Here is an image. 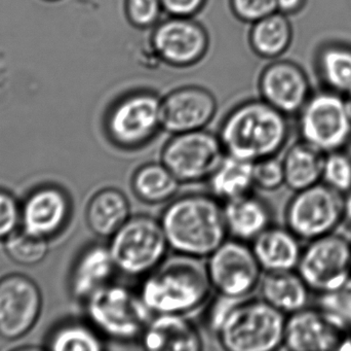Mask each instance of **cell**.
Instances as JSON below:
<instances>
[{
    "instance_id": "6da1fadb",
    "label": "cell",
    "mask_w": 351,
    "mask_h": 351,
    "mask_svg": "<svg viewBox=\"0 0 351 351\" xmlns=\"http://www.w3.org/2000/svg\"><path fill=\"white\" fill-rule=\"evenodd\" d=\"M169 247L180 255L208 258L228 236L224 207L214 196L174 198L160 218Z\"/></svg>"
},
{
    "instance_id": "7a4b0ae2",
    "label": "cell",
    "mask_w": 351,
    "mask_h": 351,
    "mask_svg": "<svg viewBox=\"0 0 351 351\" xmlns=\"http://www.w3.org/2000/svg\"><path fill=\"white\" fill-rule=\"evenodd\" d=\"M289 135L287 115L263 99L235 107L219 131L226 155L253 163L276 156L288 142Z\"/></svg>"
},
{
    "instance_id": "3957f363",
    "label": "cell",
    "mask_w": 351,
    "mask_h": 351,
    "mask_svg": "<svg viewBox=\"0 0 351 351\" xmlns=\"http://www.w3.org/2000/svg\"><path fill=\"white\" fill-rule=\"evenodd\" d=\"M212 290L206 264L176 253L144 278L139 293L154 315H185L202 307Z\"/></svg>"
},
{
    "instance_id": "277c9868",
    "label": "cell",
    "mask_w": 351,
    "mask_h": 351,
    "mask_svg": "<svg viewBox=\"0 0 351 351\" xmlns=\"http://www.w3.org/2000/svg\"><path fill=\"white\" fill-rule=\"evenodd\" d=\"M287 315L264 300L243 299L216 332L229 351H272L284 346Z\"/></svg>"
},
{
    "instance_id": "5b68a950",
    "label": "cell",
    "mask_w": 351,
    "mask_h": 351,
    "mask_svg": "<svg viewBox=\"0 0 351 351\" xmlns=\"http://www.w3.org/2000/svg\"><path fill=\"white\" fill-rule=\"evenodd\" d=\"M84 303L90 325L99 334L115 341L140 340L152 317L140 293L123 284H108Z\"/></svg>"
},
{
    "instance_id": "8992f818",
    "label": "cell",
    "mask_w": 351,
    "mask_h": 351,
    "mask_svg": "<svg viewBox=\"0 0 351 351\" xmlns=\"http://www.w3.org/2000/svg\"><path fill=\"white\" fill-rule=\"evenodd\" d=\"M108 247L117 271L130 278H145L170 249L160 220L149 216H131L111 237Z\"/></svg>"
},
{
    "instance_id": "52a82bcc",
    "label": "cell",
    "mask_w": 351,
    "mask_h": 351,
    "mask_svg": "<svg viewBox=\"0 0 351 351\" xmlns=\"http://www.w3.org/2000/svg\"><path fill=\"white\" fill-rule=\"evenodd\" d=\"M104 128L119 148H141L162 130V99L148 91L125 95L107 111Z\"/></svg>"
},
{
    "instance_id": "ba28073f",
    "label": "cell",
    "mask_w": 351,
    "mask_h": 351,
    "mask_svg": "<svg viewBox=\"0 0 351 351\" xmlns=\"http://www.w3.org/2000/svg\"><path fill=\"white\" fill-rule=\"evenodd\" d=\"M300 139L328 154L346 150L351 141V120L346 97L333 92L309 96L299 111Z\"/></svg>"
},
{
    "instance_id": "9c48e42d",
    "label": "cell",
    "mask_w": 351,
    "mask_h": 351,
    "mask_svg": "<svg viewBox=\"0 0 351 351\" xmlns=\"http://www.w3.org/2000/svg\"><path fill=\"white\" fill-rule=\"evenodd\" d=\"M285 218L287 228L301 241L331 234L343 222V195L324 183L295 192Z\"/></svg>"
},
{
    "instance_id": "30bf717a",
    "label": "cell",
    "mask_w": 351,
    "mask_h": 351,
    "mask_svg": "<svg viewBox=\"0 0 351 351\" xmlns=\"http://www.w3.org/2000/svg\"><path fill=\"white\" fill-rule=\"evenodd\" d=\"M226 156L219 135L206 130L174 134L165 144L160 162L181 183L206 181Z\"/></svg>"
},
{
    "instance_id": "8fae6325",
    "label": "cell",
    "mask_w": 351,
    "mask_h": 351,
    "mask_svg": "<svg viewBox=\"0 0 351 351\" xmlns=\"http://www.w3.org/2000/svg\"><path fill=\"white\" fill-rule=\"evenodd\" d=\"M297 272L317 296L337 290L351 278V241L335 232L309 241Z\"/></svg>"
},
{
    "instance_id": "7c38bea8",
    "label": "cell",
    "mask_w": 351,
    "mask_h": 351,
    "mask_svg": "<svg viewBox=\"0 0 351 351\" xmlns=\"http://www.w3.org/2000/svg\"><path fill=\"white\" fill-rule=\"evenodd\" d=\"M206 265L213 290L221 296L247 299L261 282L263 270L253 249L237 239H226L208 256Z\"/></svg>"
},
{
    "instance_id": "4fadbf2b",
    "label": "cell",
    "mask_w": 351,
    "mask_h": 351,
    "mask_svg": "<svg viewBox=\"0 0 351 351\" xmlns=\"http://www.w3.org/2000/svg\"><path fill=\"white\" fill-rule=\"evenodd\" d=\"M284 346L293 351L351 350V330L319 306L306 307L287 317Z\"/></svg>"
},
{
    "instance_id": "5bb4252c",
    "label": "cell",
    "mask_w": 351,
    "mask_h": 351,
    "mask_svg": "<svg viewBox=\"0 0 351 351\" xmlns=\"http://www.w3.org/2000/svg\"><path fill=\"white\" fill-rule=\"evenodd\" d=\"M43 306L40 290L23 274L0 278V337L16 340L34 327Z\"/></svg>"
},
{
    "instance_id": "9a60e30c",
    "label": "cell",
    "mask_w": 351,
    "mask_h": 351,
    "mask_svg": "<svg viewBox=\"0 0 351 351\" xmlns=\"http://www.w3.org/2000/svg\"><path fill=\"white\" fill-rule=\"evenodd\" d=\"M152 47L169 65L186 67L202 59L208 51V36L191 16H176L158 23L152 36Z\"/></svg>"
},
{
    "instance_id": "2e32d148",
    "label": "cell",
    "mask_w": 351,
    "mask_h": 351,
    "mask_svg": "<svg viewBox=\"0 0 351 351\" xmlns=\"http://www.w3.org/2000/svg\"><path fill=\"white\" fill-rule=\"evenodd\" d=\"M216 111V99L210 91L196 86L176 89L162 99V130L174 135L204 129Z\"/></svg>"
},
{
    "instance_id": "e0dca14e",
    "label": "cell",
    "mask_w": 351,
    "mask_h": 351,
    "mask_svg": "<svg viewBox=\"0 0 351 351\" xmlns=\"http://www.w3.org/2000/svg\"><path fill=\"white\" fill-rule=\"evenodd\" d=\"M71 214V202L57 185H43L21 204L22 228L37 236L51 238L63 230Z\"/></svg>"
},
{
    "instance_id": "ac0fdd59",
    "label": "cell",
    "mask_w": 351,
    "mask_h": 351,
    "mask_svg": "<svg viewBox=\"0 0 351 351\" xmlns=\"http://www.w3.org/2000/svg\"><path fill=\"white\" fill-rule=\"evenodd\" d=\"M262 99L286 115L298 113L309 96V82L296 64L278 61L262 72L259 80Z\"/></svg>"
},
{
    "instance_id": "d6986e66",
    "label": "cell",
    "mask_w": 351,
    "mask_h": 351,
    "mask_svg": "<svg viewBox=\"0 0 351 351\" xmlns=\"http://www.w3.org/2000/svg\"><path fill=\"white\" fill-rule=\"evenodd\" d=\"M150 351H198L204 348L197 328L184 315H154L141 338Z\"/></svg>"
},
{
    "instance_id": "ffe728a7",
    "label": "cell",
    "mask_w": 351,
    "mask_h": 351,
    "mask_svg": "<svg viewBox=\"0 0 351 351\" xmlns=\"http://www.w3.org/2000/svg\"><path fill=\"white\" fill-rule=\"evenodd\" d=\"M251 247L265 272L297 270L303 251L300 239L287 227L270 226L252 241Z\"/></svg>"
},
{
    "instance_id": "44dd1931",
    "label": "cell",
    "mask_w": 351,
    "mask_h": 351,
    "mask_svg": "<svg viewBox=\"0 0 351 351\" xmlns=\"http://www.w3.org/2000/svg\"><path fill=\"white\" fill-rule=\"evenodd\" d=\"M117 270L108 247L90 245L74 264L70 275L71 294L84 302L95 292L110 284Z\"/></svg>"
},
{
    "instance_id": "7402d4cb",
    "label": "cell",
    "mask_w": 351,
    "mask_h": 351,
    "mask_svg": "<svg viewBox=\"0 0 351 351\" xmlns=\"http://www.w3.org/2000/svg\"><path fill=\"white\" fill-rule=\"evenodd\" d=\"M224 216L228 235L249 242L271 226L269 206L257 196L247 194L225 202Z\"/></svg>"
},
{
    "instance_id": "603a6c76",
    "label": "cell",
    "mask_w": 351,
    "mask_h": 351,
    "mask_svg": "<svg viewBox=\"0 0 351 351\" xmlns=\"http://www.w3.org/2000/svg\"><path fill=\"white\" fill-rule=\"evenodd\" d=\"M259 288L262 300L287 317L308 307L311 291L297 270L265 272Z\"/></svg>"
},
{
    "instance_id": "cb8c5ba5",
    "label": "cell",
    "mask_w": 351,
    "mask_h": 351,
    "mask_svg": "<svg viewBox=\"0 0 351 351\" xmlns=\"http://www.w3.org/2000/svg\"><path fill=\"white\" fill-rule=\"evenodd\" d=\"M131 218V204L125 193L114 188L97 192L86 210L88 228L102 238L110 239Z\"/></svg>"
},
{
    "instance_id": "d4e9b609",
    "label": "cell",
    "mask_w": 351,
    "mask_h": 351,
    "mask_svg": "<svg viewBox=\"0 0 351 351\" xmlns=\"http://www.w3.org/2000/svg\"><path fill=\"white\" fill-rule=\"evenodd\" d=\"M325 157V152L303 140L295 142L282 160L285 185L295 193L322 183Z\"/></svg>"
},
{
    "instance_id": "484cf974",
    "label": "cell",
    "mask_w": 351,
    "mask_h": 351,
    "mask_svg": "<svg viewBox=\"0 0 351 351\" xmlns=\"http://www.w3.org/2000/svg\"><path fill=\"white\" fill-rule=\"evenodd\" d=\"M180 185L181 183L162 162L143 165L134 172L131 181L134 195L150 205L174 199Z\"/></svg>"
},
{
    "instance_id": "4316f807",
    "label": "cell",
    "mask_w": 351,
    "mask_h": 351,
    "mask_svg": "<svg viewBox=\"0 0 351 351\" xmlns=\"http://www.w3.org/2000/svg\"><path fill=\"white\" fill-rule=\"evenodd\" d=\"M254 163L226 155L210 179V192L227 202L250 193L254 187Z\"/></svg>"
},
{
    "instance_id": "83f0119b",
    "label": "cell",
    "mask_w": 351,
    "mask_h": 351,
    "mask_svg": "<svg viewBox=\"0 0 351 351\" xmlns=\"http://www.w3.org/2000/svg\"><path fill=\"white\" fill-rule=\"evenodd\" d=\"M292 41V28L286 14L274 12L254 23L250 43L257 55L274 59L288 49Z\"/></svg>"
},
{
    "instance_id": "f1b7e54d",
    "label": "cell",
    "mask_w": 351,
    "mask_h": 351,
    "mask_svg": "<svg viewBox=\"0 0 351 351\" xmlns=\"http://www.w3.org/2000/svg\"><path fill=\"white\" fill-rule=\"evenodd\" d=\"M319 69L330 91L351 96V49L344 45L325 47L319 54Z\"/></svg>"
},
{
    "instance_id": "f546056e",
    "label": "cell",
    "mask_w": 351,
    "mask_h": 351,
    "mask_svg": "<svg viewBox=\"0 0 351 351\" xmlns=\"http://www.w3.org/2000/svg\"><path fill=\"white\" fill-rule=\"evenodd\" d=\"M47 348L55 351H99L104 348V344L94 327L67 323L49 336Z\"/></svg>"
},
{
    "instance_id": "4dcf8cb0",
    "label": "cell",
    "mask_w": 351,
    "mask_h": 351,
    "mask_svg": "<svg viewBox=\"0 0 351 351\" xmlns=\"http://www.w3.org/2000/svg\"><path fill=\"white\" fill-rule=\"evenodd\" d=\"M49 239L37 236L25 229H16L4 240L6 255L16 264L34 266L40 263L49 253Z\"/></svg>"
},
{
    "instance_id": "1f68e13d",
    "label": "cell",
    "mask_w": 351,
    "mask_h": 351,
    "mask_svg": "<svg viewBox=\"0 0 351 351\" xmlns=\"http://www.w3.org/2000/svg\"><path fill=\"white\" fill-rule=\"evenodd\" d=\"M322 183L346 195L351 191V155L348 150H338L326 154Z\"/></svg>"
},
{
    "instance_id": "d6a6232c",
    "label": "cell",
    "mask_w": 351,
    "mask_h": 351,
    "mask_svg": "<svg viewBox=\"0 0 351 351\" xmlns=\"http://www.w3.org/2000/svg\"><path fill=\"white\" fill-rule=\"evenodd\" d=\"M317 306L351 330V278L337 290L319 295Z\"/></svg>"
},
{
    "instance_id": "836d02e7",
    "label": "cell",
    "mask_w": 351,
    "mask_h": 351,
    "mask_svg": "<svg viewBox=\"0 0 351 351\" xmlns=\"http://www.w3.org/2000/svg\"><path fill=\"white\" fill-rule=\"evenodd\" d=\"M254 185L262 191L274 192L285 185L282 161L274 157L262 159L254 163Z\"/></svg>"
},
{
    "instance_id": "e575fe53",
    "label": "cell",
    "mask_w": 351,
    "mask_h": 351,
    "mask_svg": "<svg viewBox=\"0 0 351 351\" xmlns=\"http://www.w3.org/2000/svg\"><path fill=\"white\" fill-rule=\"evenodd\" d=\"M162 10V0H125L128 19L138 28L156 26Z\"/></svg>"
},
{
    "instance_id": "d590c367",
    "label": "cell",
    "mask_w": 351,
    "mask_h": 351,
    "mask_svg": "<svg viewBox=\"0 0 351 351\" xmlns=\"http://www.w3.org/2000/svg\"><path fill=\"white\" fill-rule=\"evenodd\" d=\"M230 4L239 20L251 24L278 12L276 0H230Z\"/></svg>"
},
{
    "instance_id": "8d00e7d4",
    "label": "cell",
    "mask_w": 351,
    "mask_h": 351,
    "mask_svg": "<svg viewBox=\"0 0 351 351\" xmlns=\"http://www.w3.org/2000/svg\"><path fill=\"white\" fill-rule=\"evenodd\" d=\"M21 224V204L14 196L0 189V240H5Z\"/></svg>"
},
{
    "instance_id": "74e56055",
    "label": "cell",
    "mask_w": 351,
    "mask_h": 351,
    "mask_svg": "<svg viewBox=\"0 0 351 351\" xmlns=\"http://www.w3.org/2000/svg\"><path fill=\"white\" fill-rule=\"evenodd\" d=\"M243 299L230 298V297L221 296L218 295V299L214 301L210 313H208V326L212 331L216 333L224 319L228 317L233 308Z\"/></svg>"
},
{
    "instance_id": "f35d334b",
    "label": "cell",
    "mask_w": 351,
    "mask_h": 351,
    "mask_svg": "<svg viewBox=\"0 0 351 351\" xmlns=\"http://www.w3.org/2000/svg\"><path fill=\"white\" fill-rule=\"evenodd\" d=\"M206 0H162L165 12L170 16H192L202 10Z\"/></svg>"
},
{
    "instance_id": "ab89813d",
    "label": "cell",
    "mask_w": 351,
    "mask_h": 351,
    "mask_svg": "<svg viewBox=\"0 0 351 351\" xmlns=\"http://www.w3.org/2000/svg\"><path fill=\"white\" fill-rule=\"evenodd\" d=\"M304 1L305 0H276L278 12H282L286 16L295 14V12L301 10Z\"/></svg>"
},
{
    "instance_id": "60d3db41",
    "label": "cell",
    "mask_w": 351,
    "mask_h": 351,
    "mask_svg": "<svg viewBox=\"0 0 351 351\" xmlns=\"http://www.w3.org/2000/svg\"><path fill=\"white\" fill-rule=\"evenodd\" d=\"M343 222L351 228V191L343 196Z\"/></svg>"
},
{
    "instance_id": "b9f144b4",
    "label": "cell",
    "mask_w": 351,
    "mask_h": 351,
    "mask_svg": "<svg viewBox=\"0 0 351 351\" xmlns=\"http://www.w3.org/2000/svg\"><path fill=\"white\" fill-rule=\"evenodd\" d=\"M346 103H348V113H350V117L351 120V96L348 97V98H346Z\"/></svg>"
}]
</instances>
